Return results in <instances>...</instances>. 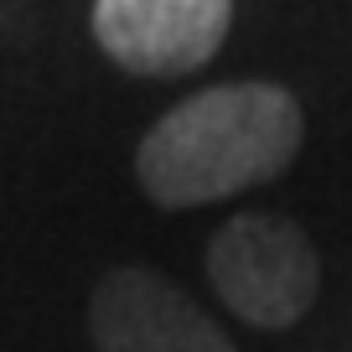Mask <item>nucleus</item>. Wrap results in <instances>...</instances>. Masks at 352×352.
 Here are the masks:
<instances>
[{
  "mask_svg": "<svg viewBox=\"0 0 352 352\" xmlns=\"http://www.w3.org/2000/svg\"><path fill=\"white\" fill-rule=\"evenodd\" d=\"M300 151V104L275 83L192 94L145 130L135 176L155 208H208L280 176Z\"/></svg>",
  "mask_w": 352,
  "mask_h": 352,
  "instance_id": "obj_1",
  "label": "nucleus"
},
{
  "mask_svg": "<svg viewBox=\"0 0 352 352\" xmlns=\"http://www.w3.org/2000/svg\"><path fill=\"white\" fill-rule=\"evenodd\" d=\"M208 280L233 316L264 331H285L316 306L321 259L300 223L239 212L208 243Z\"/></svg>",
  "mask_w": 352,
  "mask_h": 352,
  "instance_id": "obj_2",
  "label": "nucleus"
},
{
  "mask_svg": "<svg viewBox=\"0 0 352 352\" xmlns=\"http://www.w3.org/2000/svg\"><path fill=\"white\" fill-rule=\"evenodd\" d=\"M88 331L99 352H233L197 300L140 264H120L94 285Z\"/></svg>",
  "mask_w": 352,
  "mask_h": 352,
  "instance_id": "obj_3",
  "label": "nucleus"
},
{
  "mask_svg": "<svg viewBox=\"0 0 352 352\" xmlns=\"http://www.w3.org/2000/svg\"><path fill=\"white\" fill-rule=\"evenodd\" d=\"M233 0H94V36L120 67L176 78L223 47Z\"/></svg>",
  "mask_w": 352,
  "mask_h": 352,
  "instance_id": "obj_4",
  "label": "nucleus"
}]
</instances>
